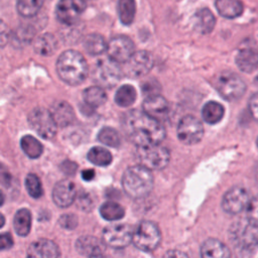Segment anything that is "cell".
<instances>
[{
    "label": "cell",
    "mask_w": 258,
    "mask_h": 258,
    "mask_svg": "<svg viewBox=\"0 0 258 258\" xmlns=\"http://www.w3.org/2000/svg\"><path fill=\"white\" fill-rule=\"evenodd\" d=\"M83 97L86 104L91 107H99L103 105L107 100L106 93L102 87L98 86L87 88L83 93Z\"/></svg>",
    "instance_id": "cell-30"
},
{
    "label": "cell",
    "mask_w": 258,
    "mask_h": 258,
    "mask_svg": "<svg viewBox=\"0 0 258 258\" xmlns=\"http://www.w3.org/2000/svg\"><path fill=\"white\" fill-rule=\"evenodd\" d=\"M105 243L93 236H82L76 242L77 251L84 256L100 257L105 254Z\"/></svg>",
    "instance_id": "cell-17"
},
{
    "label": "cell",
    "mask_w": 258,
    "mask_h": 258,
    "mask_svg": "<svg viewBox=\"0 0 258 258\" xmlns=\"http://www.w3.org/2000/svg\"><path fill=\"white\" fill-rule=\"evenodd\" d=\"M178 139L187 145H194L200 142L204 135L202 122L195 116L186 115L181 118L177 125Z\"/></svg>",
    "instance_id": "cell-10"
},
{
    "label": "cell",
    "mask_w": 258,
    "mask_h": 258,
    "mask_svg": "<svg viewBox=\"0 0 258 258\" xmlns=\"http://www.w3.org/2000/svg\"><path fill=\"white\" fill-rule=\"evenodd\" d=\"M30 127L43 139H51L56 132V123L50 111L44 108H35L28 115Z\"/></svg>",
    "instance_id": "cell-9"
},
{
    "label": "cell",
    "mask_w": 258,
    "mask_h": 258,
    "mask_svg": "<svg viewBox=\"0 0 258 258\" xmlns=\"http://www.w3.org/2000/svg\"><path fill=\"white\" fill-rule=\"evenodd\" d=\"M133 240L132 229L126 224L110 225L103 231V241L112 248H124Z\"/></svg>",
    "instance_id": "cell-12"
},
{
    "label": "cell",
    "mask_w": 258,
    "mask_h": 258,
    "mask_svg": "<svg viewBox=\"0 0 258 258\" xmlns=\"http://www.w3.org/2000/svg\"><path fill=\"white\" fill-rule=\"evenodd\" d=\"M256 144H257V147H258V137H257V140H256Z\"/></svg>",
    "instance_id": "cell-46"
},
{
    "label": "cell",
    "mask_w": 258,
    "mask_h": 258,
    "mask_svg": "<svg viewBox=\"0 0 258 258\" xmlns=\"http://www.w3.org/2000/svg\"><path fill=\"white\" fill-rule=\"evenodd\" d=\"M56 72L67 84L77 86L88 76V64L85 57L76 50L63 51L56 60Z\"/></svg>",
    "instance_id": "cell-2"
},
{
    "label": "cell",
    "mask_w": 258,
    "mask_h": 258,
    "mask_svg": "<svg viewBox=\"0 0 258 258\" xmlns=\"http://www.w3.org/2000/svg\"><path fill=\"white\" fill-rule=\"evenodd\" d=\"M13 246V239L9 233H3L0 237V249L7 250Z\"/></svg>",
    "instance_id": "cell-43"
},
{
    "label": "cell",
    "mask_w": 258,
    "mask_h": 258,
    "mask_svg": "<svg viewBox=\"0 0 258 258\" xmlns=\"http://www.w3.org/2000/svg\"><path fill=\"white\" fill-rule=\"evenodd\" d=\"M237 67L245 73H252L258 67V51L254 48H241L235 58Z\"/></svg>",
    "instance_id": "cell-21"
},
{
    "label": "cell",
    "mask_w": 258,
    "mask_h": 258,
    "mask_svg": "<svg viewBox=\"0 0 258 258\" xmlns=\"http://www.w3.org/2000/svg\"><path fill=\"white\" fill-rule=\"evenodd\" d=\"M20 145L24 153L30 158L39 157L43 150L42 144L31 135L23 136L20 140Z\"/></svg>",
    "instance_id": "cell-31"
},
{
    "label": "cell",
    "mask_w": 258,
    "mask_h": 258,
    "mask_svg": "<svg viewBox=\"0 0 258 258\" xmlns=\"http://www.w3.org/2000/svg\"><path fill=\"white\" fill-rule=\"evenodd\" d=\"M122 127L127 137L138 146L160 143L165 131L158 119L138 110L127 112L122 119Z\"/></svg>",
    "instance_id": "cell-1"
},
{
    "label": "cell",
    "mask_w": 258,
    "mask_h": 258,
    "mask_svg": "<svg viewBox=\"0 0 258 258\" xmlns=\"http://www.w3.org/2000/svg\"><path fill=\"white\" fill-rule=\"evenodd\" d=\"M137 156L140 164L148 169L160 170L164 168L169 162V151L157 144H150L146 146H138Z\"/></svg>",
    "instance_id": "cell-7"
},
{
    "label": "cell",
    "mask_w": 258,
    "mask_h": 258,
    "mask_svg": "<svg viewBox=\"0 0 258 258\" xmlns=\"http://www.w3.org/2000/svg\"><path fill=\"white\" fill-rule=\"evenodd\" d=\"M108 43H106L104 37L97 33H92L86 36L84 40V47L86 51L92 55H98L107 50Z\"/></svg>",
    "instance_id": "cell-28"
},
{
    "label": "cell",
    "mask_w": 258,
    "mask_h": 258,
    "mask_svg": "<svg viewBox=\"0 0 258 258\" xmlns=\"http://www.w3.org/2000/svg\"><path fill=\"white\" fill-rule=\"evenodd\" d=\"M136 90L131 85L121 86L115 94V102L121 107H129L136 100Z\"/></svg>",
    "instance_id": "cell-32"
},
{
    "label": "cell",
    "mask_w": 258,
    "mask_h": 258,
    "mask_svg": "<svg viewBox=\"0 0 258 258\" xmlns=\"http://www.w3.org/2000/svg\"><path fill=\"white\" fill-rule=\"evenodd\" d=\"M87 7L85 0H59L55 7V16L63 24L72 25Z\"/></svg>",
    "instance_id": "cell-14"
},
{
    "label": "cell",
    "mask_w": 258,
    "mask_h": 258,
    "mask_svg": "<svg viewBox=\"0 0 258 258\" xmlns=\"http://www.w3.org/2000/svg\"><path fill=\"white\" fill-rule=\"evenodd\" d=\"M215 24L216 18L210 9L202 8L195 14L194 26L198 32L202 34H208L212 32Z\"/></svg>",
    "instance_id": "cell-23"
},
{
    "label": "cell",
    "mask_w": 258,
    "mask_h": 258,
    "mask_svg": "<svg viewBox=\"0 0 258 258\" xmlns=\"http://www.w3.org/2000/svg\"><path fill=\"white\" fill-rule=\"evenodd\" d=\"M249 111L252 117L258 122V92L253 94L249 100Z\"/></svg>",
    "instance_id": "cell-41"
},
{
    "label": "cell",
    "mask_w": 258,
    "mask_h": 258,
    "mask_svg": "<svg viewBox=\"0 0 258 258\" xmlns=\"http://www.w3.org/2000/svg\"><path fill=\"white\" fill-rule=\"evenodd\" d=\"M106 51L112 59L118 62H126L135 52L134 43L129 37L118 35L109 41Z\"/></svg>",
    "instance_id": "cell-15"
},
{
    "label": "cell",
    "mask_w": 258,
    "mask_h": 258,
    "mask_svg": "<svg viewBox=\"0 0 258 258\" xmlns=\"http://www.w3.org/2000/svg\"><path fill=\"white\" fill-rule=\"evenodd\" d=\"M119 62L111 57L100 58L94 66L92 72V78L102 88H112L115 86L123 70L118 64Z\"/></svg>",
    "instance_id": "cell-6"
},
{
    "label": "cell",
    "mask_w": 258,
    "mask_h": 258,
    "mask_svg": "<svg viewBox=\"0 0 258 258\" xmlns=\"http://www.w3.org/2000/svg\"><path fill=\"white\" fill-rule=\"evenodd\" d=\"M76 186L70 179L59 180L52 189V200L60 208L71 206L76 199Z\"/></svg>",
    "instance_id": "cell-16"
},
{
    "label": "cell",
    "mask_w": 258,
    "mask_h": 258,
    "mask_svg": "<svg viewBox=\"0 0 258 258\" xmlns=\"http://www.w3.org/2000/svg\"><path fill=\"white\" fill-rule=\"evenodd\" d=\"M143 109L146 113L159 120L167 114L168 103L162 96L158 94L151 95L147 96V98L144 100Z\"/></svg>",
    "instance_id": "cell-19"
},
{
    "label": "cell",
    "mask_w": 258,
    "mask_h": 258,
    "mask_svg": "<svg viewBox=\"0 0 258 258\" xmlns=\"http://www.w3.org/2000/svg\"><path fill=\"white\" fill-rule=\"evenodd\" d=\"M57 46L55 37L50 33H44L38 36L33 43V48L36 53L40 55H50L52 54Z\"/></svg>",
    "instance_id": "cell-25"
},
{
    "label": "cell",
    "mask_w": 258,
    "mask_h": 258,
    "mask_svg": "<svg viewBox=\"0 0 258 258\" xmlns=\"http://www.w3.org/2000/svg\"><path fill=\"white\" fill-rule=\"evenodd\" d=\"M230 235L233 245L241 255H252L258 249V226L247 219L233 224Z\"/></svg>",
    "instance_id": "cell-4"
},
{
    "label": "cell",
    "mask_w": 258,
    "mask_h": 258,
    "mask_svg": "<svg viewBox=\"0 0 258 258\" xmlns=\"http://www.w3.org/2000/svg\"><path fill=\"white\" fill-rule=\"evenodd\" d=\"M82 176L85 180H92L95 176V171L93 169H85L82 172Z\"/></svg>",
    "instance_id": "cell-45"
},
{
    "label": "cell",
    "mask_w": 258,
    "mask_h": 258,
    "mask_svg": "<svg viewBox=\"0 0 258 258\" xmlns=\"http://www.w3.org/2000/svg\"><path fill=\"white\" fill-rule=\"evenodd\" d=\"M101 216L108 221H115L123 218L124 209L115 202H107L100 208Z\"/></svg>",
    "instance_id": "cell-35"
},
{
    "label": "cell",
    "mask_w": 258,
    "mask_h": 258,
    "mask_svg": "<svg viewBox=\"0 0 258 258\" xmlns=\"http://www.w3.org/2000/svg\"><path fill=\"white\" fill-rule=\"evenodd\" d=\"M201 255L205 258H227L231 256V252L223 242L211 238L202 245Z\"/></svg>",
    "instance_id": "cell-22"
},
{
    "label": "cell",
    "mask_w": 258,
    "mask_h": 258,
    "mask_svg": "<svg viewBox=\"0 0 258 258\" xmlns=\"http://www.w3.org/2000/svg\"><path fill=\"white\" fill-rule=\"evenodd\" d=\"M215 6L219 14L228 19L237 18L244 11L241 0H216Z\"/></svg>",
    "instance_id": "cell-24"
},
{
    "label": "cell",
    "mask_w": 258,
    "mask_h": 258,
    "mask_svg": "<svg viewBox=\"0 0 258 258\" xmlns=\"http://www.w3.org/2000/svg\"><path fill=\"white\" fill-rule=\"evenodd\" d=\"M246 219L251 224L258 226V196L250 200L246 208Z\"/></svg>",
    "instance_id": "cell-38"
},
{
    "label": "cell",
    "mask_w": 258,
    "mask_h": 258,
    "mask_svg": "<svg viewBox=\"0 0 258 258\" xmlns=\"http://www.w3.org/2000/svg\"><path fill=\"white\" fill-rule=\"evenodd\" d=\"M98 140L108 146L118 147L120 144V136L119 133L110 127L102 128L98 133Z\"/></svg>",
    "instance_id": "cell-36"
},
{
    "label": "cell",
    "mask_w": 258,
    "mask_h": 258,
    "mask_svg": "<svg viewBox=\"0 0 258 258\" xmlns=\"http://www.w3.org/2000/svg\"><path fill=\"white\" fill-rule=\"evenodd\" d=\"M49 111L55 123L60 127L70 125L75 119V113L73 108L70 106L69 103L64 101L54 102L51 105V108Z\"/></svg>",
    "instance_id": "cell-20"
},
{
    "label": "cell",
    "mask_w": 258,
    "mask_h": 258,
    "mask_svg": "<svg viewBox=\"0 0 258 258\" xmlns=\"http://www.w3.org/2000/svg\"><path fill=\"white\" fill-rule=\"evenodd\" d=\"M214 86L218 93L228 101H237L246 92V85L242 78L230 71L220 73L215 78Z\"/></svg>",
    "instance_id": "cell-5"
},
{
    "label": "cell",
    "mask_w": 258,
    "mask_h": 258,
    "mask_svg": "<svg viewBox=\"0 0 258 258\" xmlns=\"http://www.w3.org/2000/svg\"><path fill=\"white\" fill-rule=\"evenodd\" d=\"M44 0H17L16 8L23 17L35 16L43 5Z\"/></svg>",
    "instance_id": "cell-33"
},
{
    "label": "cell",
    "mask_w": 258,
    "mask_h": 258,
    "mask_svg": "<svg viewBox=\"0 0 258 258\" xmlns=\"http://www.w3.org/2000/svg\"><path fill=\"white\" fill-rule=\"evenodd\" d=\"M60 255L57 245L48 239H40L30 244L27 256L32 258H55Z\"/></svg>",
    "instance_id": "cell-18"
},
{
    "label": "cell",
    "mask_w": 258,
    "mask_h": 258,
    "mask_svg": "<svg viewBox=\"0 0 258 258\" xmlns=\"http://www.w3.org/2000/svg\"><path fill=\"white\" fill-rule=\"evenodd\" d=\"M117 11L120 21L124 25H129L133 22L136 13L135 0H119L117 5Z\"/></svg>",
    "instance_id": "cell-29"
},
{
    "label": "cell",
    "mask_w": 258,
    "mask_h": 258,
    "mask_svg": "<svg viewBox=\"0 0 258 258\" xmlns=\"http://www.w3.org/2000/svg\"><path fill=\"white\" fill-rule=\"evenodd\" d=\"M123 73L129 78H140L145 76L153 67V57L148 51L140 50L134 52L132 56L124 62Z\"/></svg>",
    "instance_id": "cell-11"
},
{
    "label": "cell",
    "mask_w": 258,
    "mask_h": 258,
    "mask_svg": "<svg viewBox=\"0 0 258 258\" xmlns=\"http://www.w3.org/2000/svg\"><path fill=\"white\" fill-rule=\"evenodd\" d=\"M76 167H77V165L72 161H64L61 165L62 171L67 174H74L76 171Z\"/></svg>",
    "instance_id": "cell-44"
},
{
    "label": "cell",
    "mask_w": 258,
    "mask_h": 258,
    "mask_svg": "<svg viewBox=\"0 0 258 258\" xmlns=\"http://www.w3.org/2000/svg\"><path fill=\"white\" fill-rule=\"evenodd\" d=\"M14 230L17 235L23 237L27 236L31 228V215L27 209H20L17 211L13 221Z\"/></svg>",
    "instance_id": "cell-27"
},
{
    "label": "cell",
    "mask_w": 258,
    "mask_h": 258,
    "mask_svg": "<svg viewBox=\"0 0 258 258\" xmlns=\"http://www.w3.org/2000/svg\"><path fill=\"white\" fill-rule=\"evenodd\" d=\"M224 107L215 101H210L202 109V116L204 121L209 124H216L224 117Z\"/></svg>",
    "instance_id": "cell-26"
},
{
    "label": "cell",
    "mask_w": 258,
    "mask_h": 258,
    "mask_svg": "<svg viewBox=\"0 0 258 258\" xmlns=\"http://www.w3.org/2000/svg\"><path fill=\"white\" fill-rule=\"evenodd\" d=\"M88 159L98 166H107L112 162V154L107 149L96 146L88 152Z\"/></svg>",
    "instance_id": "cell-34"
},
{
    "label": "cell",
    "mask_w": 258,
    "mask_h": 258,
    "mask_svg": "<svg viewBox=\"0 0 258 258\" xmlns=\"http://www.w3.org/2000/svg\"><path fill=\"white\" fill-rule=\"evenodd\" d=\"M249 202L250 199L247 189L243 186L236 185L231 187L224 195L222 200V208L226 213L236 215L245 210Z\"/></svg>",
    "instance_id": "cell-13"
},
{
    "label": "cell",
    "mask_w": 258,
    "mask_h": 258,
    "mask_svg": "<svg viewBox=\"0 0 258 258\" xmlns=\"http://www.w3.org/2000/svg\"><path fill=\"white\" fill-rule=\"evenodd\" d=\"M25 186L28 194L32 198L38 199L42 196V186L37 175L33 173H29L25 178Z\"/></svg>",
    "instance_id": "cell-37"
},
{
    "label": "cell",
    "mask_w": 258,
    "mask_h": 258,
    "mask_svg": "<svg viewBox=\"0 0 258 258\" xmlns=\"http://www.w3.org/2000/svg\"><path fill=\"white\" fill-rule=\"evenodd\" d=\"M160 240L161 234L158 227L150 221H143L133 233L132 242L139 250L150 252L157 248Z\"/></svg>",
    "instance_id": "cell-8"
},
{
    "label": "cell",
    "mask_w": 258,
    "mask_h": 258,
    "mask_svg": "<svg viewBox=\"0 0 258 258\" xmlns=\"http://www.w3.org/2000/svg\"><path fill=\"white\" fill-rule=\"evenodd\" d=\"M122 185L125 192L133 199L146 197L153 187V176L150 169L140 165L127 168L122 177Z\"/></svg>",
    "instance_id": "cell-3"
},
{
    "label": "cell",
    "mask_w": 258,
    "mask_h": 258,
    "mask_svg": "<svg viewBox=\"0 0 258 258\" xmlns=\"http://www.w3.org/2000/svg\"><path fill=\"white\" fill-rule=\"evenodd\" d=\"M78 201H79V202H78L79 207H81L82 209H85V210L91 209V208L93 207V205H94L93 200L91 199L90 195L87 194V192H85V194H83L82 196H80Z\"/></svg>",
    "instance_id": "cell-42"
},
{
    "label": "cell",
    "mask_w": 258,
    "mask_h": 258,
    "mask_svg": "<svg viewBox=\"0 0 258 258\" xmlns=\"http://www.w3.org/2000/svg\"><path fill=\"white\" fill-rule=\"evenodd\" d=\"M59 225L67 230H72L75 229L78 225V219L77 216L72 215V214H66L62 215L59 219Z\"/></svg>",
    "instance_id": "cell-40"
},
{
    "label": "cell",
    "mask_w": 258,
    "mask_h": 258,
    "mask_svg": "<svg viewBox=\"0 0 258 258\" xmlns=\"http://www.w3.org/2000/svg\"><path fill=\"white\" fill-rule=\"evenodd\" d=\"M256 80H257V81H258V76H257V78H256Z\"/></svg>",
    "instance_id": "cell-47"
},
{
    "label": "cell",
    "mask_w": 258,
    "mask_h": 258,
    "mask_svg": "<svg viewBox=\"0 0 258 258\" xmlns=\"http://www.w3.org/2000/svg\"><path fill=\"white\" fill-rule=\"evenodd\" d=\"M32 35H33V31L31 30L30 27H26V26L20 27L16 32L14 39L17 43H20L21 45H23L26 42L30 41V39L32 38Z\"/></svg>",
    "instance_id": "cell-39"
}]
</instances>
